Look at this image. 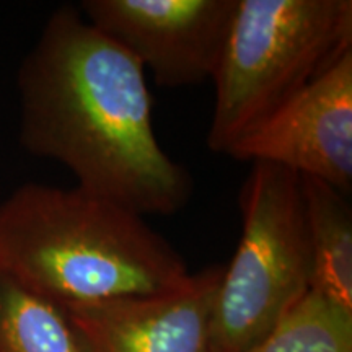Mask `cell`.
<instances>
[{
	"label": "cell",
	"mask_w": 352,
	"mask_h": 352,
	"mask_svg": "<svg viewBox=\"0 0 352 352\" xmlns=\"http://www.w3.org/2000/svg\"><path fill=\"white\" fill-rule=\"evenodd\" d=\"M223 266L155 296L67 310L82 352H212L210 321Z\"/></svg>",
	"instance_id": "52a82bcc"
},
{
	"label": "cell",
	"mask_w": 352,
	"mask_h": 352,
	"mask_svg": "<svg viewBox=\"0 0 352 352\" xmlns=\"http://www.w3.org/2000/svg\"><path fill=\"white\" fill-rule=\"evenodd\" d=\"M78 10L158 87L183 88L214 78L236 0H82Z\"/></svg>",
	"instance_id": "5b68a950"
},
{
	"label": "cell",
	"mask_w": 352,
	"mask_h": 352,
	"mask_svg": "<svg viewBox=\"0 0 352 352\" xmlns=\"http://www.w3.org/2000/svg\"><path fill=\"white\" fill-rule=\"evenodd\" d=\"M20 142L77 186L140 215H173L192 178L158 142L145 70L77 6L57 7L16 76Z\"/></svg>",
	"instance_id": "6da1fadb"
},
{
	"label": "cell",
	"mask_w": 352,
	"mask_h": 352,
	"mask_svg": "<svg viewBox=\"0 0 352 352\" xmlns=\"http://www.w3.org/2000/svg\"><path fill=\"white\" fill-rule=\"evenodd\" d=\"M0 352H82L65 311L0 271Z\"/></svg>",
	"instance_id": "9c48e42d"
},
{
	"label": "cell",
	"mask_w": 352,
	"mask_h": 352,
	"mask_svg": "<svg viewBox=\"0 0 352 352\" xmlns=\"http://www.w3.org/2000/svg\"><path fill=\"white\" fill-rule=\"evenodd\" d=\"M0 271L63 311L168 292L191 276L144 215L77 184L39 183L0 202Z\"/></svg>",
	"instance_id": "7a4b0ae2"
},
{
	"label": "cell",
	"mask_w": 352,
	"mask_h": 352,
	"mask_svg": "<svg viewBox=\"0 0 352 352\" xmlns=\"http://www.w3.org/2000/svg\"><path fill=\"white\" fill-rule=\"evenodd\" d=\"M310 245L311 289L352 310V208L344 192L300 176Z\"/></svg>",
	"instance_id": "ba28073f"
},
{
	"label": "cell",
	"mask_w": 352,
	"mask_h": 352,
	"mask_svg": "<svg viewBox=\"0 0 352 352\" xmlns=\"http://www.w3.org/2000/svg\"><path fill=\"white\" fill-rule=\"evenodd\" d=\"M226 155L352 188V51L236 140Z\"/></svg>",
	"instance_id": "8992f818"
},
{
	"label": "cell",
	"mask_w": 352,
	"mask_h": 352,
	"mask_svg": "<svg viewBox=\"0 0 352 352\" xmlns=\"http://www.w3.org/2000/svg\"><path fill=\"white\" fill-rule=\"evenodd\" d=\"M246 352H352V310L310 289Z\"/></svg>",
	"instance_id": "30bf717a"
},
{
	"label": "cell",
	"mask_w": 352,
	"mask_h": 352,
	"mask_svg": "<svg viewBox=\"0 0 352 352\" xmlns=\"http://www.w3.org/2000/svg\"><path fill=\"white\" fill-rule=\"evenodd\" d=\"M351 51V0H236L212 78L210 151L226 153Z\"/></svg>",
	"instance_id": "3957f363"
},
{
	"label": "cell",
	"mask_w": 352,
	"mask_h": 352,
	"mask_svg": "<svg viewBox=\"0 0 352 352\" xmlns=\"http://www.w3.org/2000/svg\"><path fill=\"white\" fill-rule=\"evenodd\" d=\"M241 236L215 294L212 352H246L311 289L300 175L254 162L240 191Z\"/></svg>",
	"instance_id": "277c9868"
}]
</instances>
